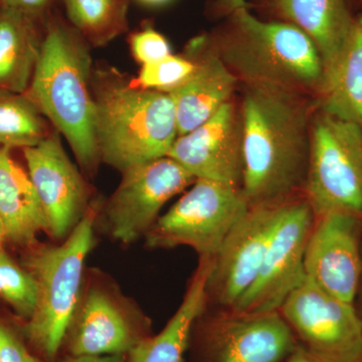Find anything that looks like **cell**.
I'll return each mask as SVG.
<instances>
[{
	"label": "cell",
	"mask_w": 362,
	"mask_h": 362,
	"mask_svg": "<svg viewBox=\"0 0 362 362\" xmlns=\"http://www.w3.org/2000/svg\"><path fill=\"white\" fill-rule=\"evenodd\" d=\"M316 100L247 88L240 105L242 189L250 207L304 197Z\"/></svg>",
	"instance_id": "obj_1"
},
{
	"label": "cell",
	"mask_w": 362,
	"mask_h": 362,
	"mask_svg": "<svg viewBox=\"0 0 362 362\" xmlns=\"http://www.w3.org/2000/svg\"><path fill=\"white\" fill-rule=\"evenodd\" d=\"M214 47L247 88L317 100L322 89V59L310 37L286 21H264L247 8L232 13Z\"/></svg>",
	"instance_id": "obj_2"
},
{
	"label": "cell",
	"mask_w": 362,
	"mask_h": 362,
	"mask_svg": "<svg viewBox=\"0 0 362 362\" xmlns=\"http://www.w3.org/2000/svg\"><path fill=\"white\" fill-rule=\"evenodd\" d=\"M25 94L66 138L83 173L96 175L101 158L95 131L90 58L80 33L58 21L47 26Z\"/></svg>",
	"instance_id": "obj_3"
},
{
	"label": "cell",
	"mask_w": 362,
	"mask_h": 362,
	"mask_svg": "<svg viewBox=\"0 0 362 362\" xmlns=\"http://www.w3.org/2000/svg\"><path fill=\"white\" fill-rule=\"evenodd\" d=\"M92 90L101 161L123 173L168 156L178 137L170 94L142 89L112 71L93 77Z\"/></svg>",
	"instance_id": "obj_4"
},
{
	"label": "cell",
	"mask_w": 362,
	"mask_h": 362,
	"mask_svg": "<svg viewBox=\"0 0 362 362\" xmlns=\"http://www.w3.org/2000/svg\"><path fill=\"white\" fill-rule=\"evenodd\" d=\"M101 204L93 202L83 220L59 245L28 247L23 267L37 285V304L26 321V338L45 362H57L77 306L86 261L96 246L95 228Z\"/></svg>",
	"instance_id": "obj_5"
},
{
	"label": "cell",
	"mask_w": 362,
	"mask_h": 362,
	"mask_svg": "<svg viewBox=\"0 0 362 362\" xmlns=\"http://www.w3.org/2000/svg\"><path fill=\"white\" fill-rule=\"evenodd\" d=\"M153 335L152 321L104 272L86 268L62 351L65 356L128 354Z\"/></svg>",
	"instance_id": "obj_6"
},
{
	"label": "cell",
	"mask_w": 362,
	"mask_h": 362,
	"mask_svg": "<svg viewBox=\"0 0 362 362\" xmlns=\"http://www.w3.org/2000/svg\"><path fill=\"white\" fill-rule=\"evenodd\" d=\"M304 197L315 216L339 211L362 218V126L316 109Z\"/></svg>",
	"instance_id": "obj_7"
},
{
	"label": "cell",
	"mask_w": 362,
	"mask_h": 362,
	"mask_svg": "<svg viewBox=\"0 0 362 362\" xmlns=\"http://www.w3.org/2000/svg\"><path fill=\"white\" fill-rule=\"evenodd\" d=\"M242 189L197 178L192 187L145 235L151 250L188 247L199 258L213 259L230 230L249 211Z\"/></svg>",
	"instance_id": "obj_8"
},
{
	"label": "cell",
	"mask_w": 362,
	"mask_h": 362,
	"mask_svg": "<svg viewBox=\"0 0 362 362\" xmlns=\"http://www.w3.org/2000/svg\"><path fill=\"white\" fill-rule=\"evenodd\" d=\"M299 344L278 310L206 308L190 334L192 362H285Z\"/></svg>",
	"instance_id": "obj_9"
},
{
	"label": "cell",
	"mask_w": 362,
	"mask_h": 362,
	"mask_svg": "<svg viewBox=\"0 0 362 362\" xmlns=\"http://www.w3.org/2000/svg\"><path fill=\"white\" fill-rule=\"evenodd\" d=\"M279 313L298 344L324 362H358L362 326L354 305L333 296L308 278L284 300Z\"/></svg>",
	"instance_id": "obj_10"
},
{
	"label": "cell",
	"mask_w": 362,
	"mask_h": 362,
	"mask_svg": "<svg viewBox=\"0 0 362 362\" xmlns=\"http://www.w3.org/2000/svg\"><path fill=\"white\" fill-rule=\"evenodd\" d=\"M122 175L120 185L101 211L107 233L125 245L144 238L168 201L195 181L169 156L133 166Z\"/></svg>",
	"instance_id": "obj_11"
},
{
	"label": "cell",
	"mask_w": 362,
	"mask_h": 362,
	"mask_svg": "<svg viewBox=\"0 0 362 362\" xmlns=\"http://www.w3.org/2000/svg\"><path fill=\"white\" fill-rule=\"evenodd\" d=\"M315 214L305 197L280 207L256 282L237 310L246 313L276 311L304 280V257Z\"/></svg>",
	"instance_id": "obj_12"
},
{
	"label": "cell",
	"mask_w": 362,
	"mask_h": 362,
	"mask_svg": "<svg viewBox=\"0 0 362 362\" xmlns=\"http://www.w3.org/2000/svg\"><path fill=\"white\" fill-rule=\"evenodd\" d=\"M280 206L250 207L213 259L207 308L235 311L256 282Z\"/></svg>",
	"instance_id": "obj_13"
},
{
	"label": "cell",
	"mask_w": 362,
	"mask_h": 362,
	"mask_svg": "<svg viewBox=\"0 0 362 362\" xmlns=\"http://www.w3.org/2000/svg\"><path fill=\"white\" fill-rule=\"evenodd\" d=\"M362 269V218L332 211L315 216L304 257L306 278L354 304Z\"/></svg>",
	"instance_id": "obj_14"
},
{
	"label": "cell",
	"mask_w": 362,
	"mask_h": 362,
	"mask_svg": "<svg viewBox=\"0 0 362 362\" xmlns=\"http://www.w3.org/2000/svg\"><path fill=\"white\" fill-rule=\"evenodd\" d=\"M58 131L37 146L23 149L28 173L47 221V233L65 240L87 214L92 202L80 170L69 158Z\"/></svg>",
	"instance_id": "obj_15"
},
{
	"label": "cell",
	"mask_w": 362,
	"mask_h": 362,
	"mask_svg": "<svg viewBox=\"0 0 362 362\" xmlns=\"http://www.w3.org/2000/svg\"><path fill=\"white\" fill-rule=\"evenodd\" d=\"M168 156L195 180L204 178L242 187L243 134L240 113L232 101L187 134L178 136Z\"/></svg>",
	"instance_id": "obj_16"
},
{
	"label": "cell",
	"mask_w": 362,
	"mask_h": 362,
	"mask_svg": "<svg viewBox=\"0 0 362 362\" xmlns=\"http://www.w3.org/2000/svg\"><path fill=\"white\" fill-rule=\"evenodd\" d=\"M189 54L194 59V70L170 93L178 136L206 122L228 103L239 82L221 58L213 40L202 37L192 40Z\"/></svg>",
	"instance_id": "obj_17"
},
{
	"label": "cell",
	"mask_w": 362,
	"mask_h": 362,
	"mask_svg": "<svg viewBox=\"0 0 362 362\" xmlns=\"http://www.w3.org/2000/svg\"><path fill=\"white\" fill-rule=\"evenodd\" d=\"M274 13L306 33L324 66V81L337 65L356 14L349 0H270ZM323 81V83H324Z\"/></svg>",
	"instance_id": "obj_18"
},
{
	"label": "cell",
	"mask_w": 362,
	"mask_h": 362,
	"mask_svg": "<svg viewBox=\"0 0 362 362\" xmlns=\"http://www.w3.org/2000/svg\"><path fill=\"white\" fill-rule=\"evenodd\" d=\"M0 147V218L6 226L7 240L28 249L39 243L37 235L47 233L44 209L28 171Z\"/></svg>",
	"instance_id": "obj_19"
},
{
	"label": "cell",
	"mask_w": 362,
	"mask_h": 362,
	"mask_svg": "<svg viewBox=\"0 0 362 362\" xmlns=\"http://www.w3.org/2000/svg\"><path fill=\"white\" fill-rule=\"evenodd\" d=\"M211 264V259L199 258L177 310L160 332L131 350L127 362H185L194 324L207 306L206 288Z\"/></svg>",
	"instance_id": "obj_20"
},
{
	"label": "cell",
	"mask_w": 362,
	"mask_h": 362,
	"mask_svg": "<svg viewBox=\"0 0 362 362\" xmlns=\"http://www.w3.org/2000/svg\"><path fill=\"white\" fill-rule=\"evenodd\" d=\"M35 20L0 6V90L25 94L42 52Z\"/></svg>",
	"instance_id": "obj_21"
},
{
	"label": "cell",
	"mask_w": 362,
	"mask_h": 362,
	"mask_svg": "<svg viewBox=\"0 0 362 362\" xmlns=\"http://www.w3.org/2000/svg\"><path fill=\"white\" fill-rule=\"evenodd\" d=\"M316 105L318 110L362 126V11L354 16L349 39Z\"/></svg>",
	"instance_id": "obj_22"
},
{
	"label": "cell",
	"mask_w": 362,
	"mask_h": 362,
	"mask_svg": "<svg viewBox=\"0 0 362 362\" xmlns=\"http://www.w3.org/2000/svg\"><path fill=\"white\" fill-rule=\"evenodd\" d=\"M51 134L45 116L26 94L0 90V147L30 148Z\"/></svg>",
	"instance_id": "obj_23"
},
{
	"label": "cell",
	"mask_w": 362,
	"mask_h": 362,
	"mask_svg": "<svg viewBox=\"0 0 362 362\" xmlns=\"http://www.w3.org/2000/svg\"><path fill=\"white\" fill-rule=\"evenodd\" d=\"M69 20L94 45H104L126 28V0H65Z\"/></svg>",
	"instance_id": "obj_24"
},
{
	"label": "cell",
	"mask_w": 362,
	"mask_h": 362,
	"mask_svg": "<svg viewBox=\"0 0 362 362\" xmlns=\"http://www.w3.org/2000/svg\"><path fill=\"white\" fill-rule=\"evenodd\" d=\"M0 299L25 322L37 304V285L30 273L7 254L0 252Z\"/></svg>",
	"instance_id": "obj_25"
},
{
	"label": "cell",
	"mask_w": 362,
	"mask_h": 362,
	"mask_svg": "<svg viewBox=\"0 0 362 362\" xmlns=\"http://www.w3.org/2000/svg\"><path fill=\"white\" fill-rule=\"evenodd\" d=\"M194 59L192 56H171L154 63L143 65L133 84L142 89L159 90L170 94L194 70Z\"/></svg>",
	"instance_id": "obj_26"
},
{
	"label": "cell",
	"mask_w": 362,
	"mask_h": 362,
	"mask_svg": "<svg viewBox=\"0 0 362 362\" xmlns=\"http://www.w3.org/2000/svg\"><path fill=\"white\" fill-rule=\"evenodd\" d=\"M129 44L133 57L142 66L160 61L173 54L166 37L152 28H145L133 33Z\"/></svg>",
	"instance_id": "obj_27"
},
{
	"label": "cell",
	"mask_w": 362,
	"mask_h": 362,
	"mask_svg": "<svg viewBox=\"0 0 362 362\" xmlns=\"http://www.w3.org/2000/svg\"><path fill=\"white\" fill-rule=\"evenodd\" d=\"M30 356L20 338L0 318V362H26Z\"/></svg>",
	"instance_id": "obj_28"
},
{
	"label": "cell",
	"mask_w": 362,
	"mask_h": 362,
	"mask_svg": "<svg viewBox=\"0 0 362 362\" xmlns=\"http://www.w3.org/2000/svg\"><path fill=\"white\" fill-rule=\"evenodd\" d=\"M51 0H0V6L13 9L37 20L47 11Z\"/></svg>",
	"instance_id": "obj_29"
},
{
	"label": "cell",
	"mask_w": 362,
	"mask_h": 362,
	"mask_svg": "<svg viewBox=\"0 0 362 362\" xmlns=\"http://www.w3.org/2000/svg\"><path fill=\"white\" fill-rule=\"evenodd\" d=\"M59 362H127V354L111 356H65Z\"/></svg>",
	"instance_id": "obj_30"
},
{
	"label": "cell",
	"mask_w": 362,
	"mask_h": 362,
	"mask_svg": "<svg viewBox=\"0 0 362 362\" xmlns=\"http://www.w3.org/2000/svg\"><path fill=\"white\" fill-rule=\"evenodd\" d=\"M285 362H324L320 359L316 358L313 356H311L309 352L302 349L301 346H298V349L295 350L294 354H292L289 358Z\"/></svg>",
	"instance_id": "obj_31"
},
{
	"label": "cell",
	"mask_w": 362,
	"mask_h": 362,
	"mask_svg": "<svg viewBox=\"0 0 362 362\" xmlns=\"http://www.w3.org/2000/svg\"><path fill=\"white\" fill-rule=\"evenodd\" d=\"M221 6L230 13L247 8L246 0H220Z\"/></svg>",
	"instance_id": "obj_32"
},
{
	"label": "cell",
	"mask_w": 362,
	"mask_h": 362,
	"mask_svg": "<svg viewBox=\"0 0 362 362\" xmlns=\"http://www.w3.org/2000/svg\"><path fill=\"white\" fill-rule=\"evenodd\" d=\"M354 308H356L357 315H358L359 320H361L362 326V269L361 280H359L358 288H357L356 298H354Z\"/></svg>",
	"instance_id": "obj_33"
},
{
	"label": "cell",
	"mask_w": 362,
	"mask_h": 362,
	"mask_svg": "<svg viewBox=\"0 0 362 362\" xmlns=\"http://www.w3.org/2000/svg\"><path fill=\"white\" fill-rule=\"evenodd\" d=\"M7 240L6 226L0 218V252L4 251V242Z\"/></svg>",
	"instance_id": "obj_34"
},
{
	"label": "cell",
	"mask_w": 362,
	"mask_h": 362,
	"mask_svg": "<svg viewBox=\"0 0 362 362\" xmlns=\"http://www.w3.org/2000/svg\"><path fill=\"white\" fill-rule=\"evenodd\" d=\"M139 1L143 4H146V6H159L168 4L170 0H139Z\"/></svg>",
	"instance_id": "obj_35"
},
{
	"label": "cell",
	"mask_w": 362,
	"mask_h": 362,
	"mask_svg": "<svg viewBox=\"0 0 362 362\" xmlns=\"http://www.w3.org/2000/svg\"><path fill=\"white\" fill-rule=\"evenodd\" d=\"M349 1L350 4H351V7L356 6L357 8L361 9V11H362V0H349Z\"/></svg>",
	"instance_id": "obj_36"
},
{
	"label": "cell",
	"mask_w": 362,
	"mask_h": 362,
	"mask_svg": "<svg viewBox=\"0 0 362 362\" xmlns=\"http://www.w3.org/2000/svg\"><path fill=\"white\" fill-rule=\"evenodd\" d=\"M26 362H45V361H42V359L40 358H37V357H35V356H30V357H28V361Z\"/></svg>",
	"instance_id": "obj_37"
},
{
	"label": "cell",
	"mask_w": 362,
	"mask_h": 362,
	"mask_svg": "<svg viewBox=\"0 0 362 362\" xmlns=\"http://www.w3.org/2000/svg\"><path fill=\"white\" fill-rule=\"evenodd\" d=\"M358 362H362V358L361 359V361H359Z\"/></svg>",
	"instance_id": "obj_38"
}]
</instances>
